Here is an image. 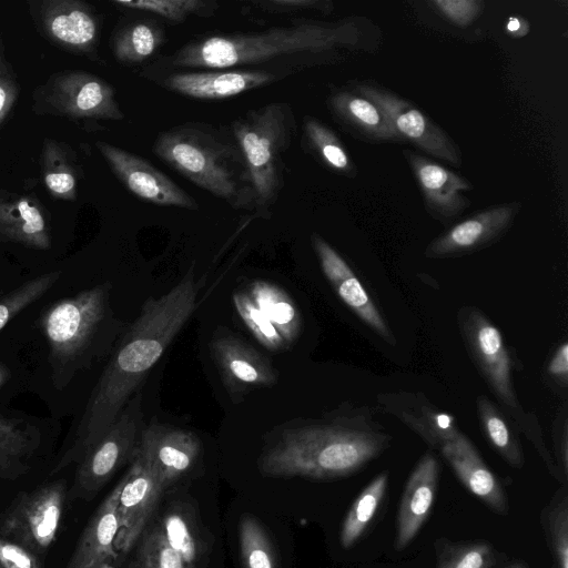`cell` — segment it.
Segmentation results:
<instances>
[{
  "label": "cell",
  "instance_id": "7a4b0ae2",
  "mask_svg": "<svg viewBox=\"0 0 568 568\" xmlns=\"http://www.w3.org/2000/svg\"><path fill=\"white\" fill-rule=\"evenodd\" d=\"M389 440L356 418L286 428L260 456L258 470L268 477L342 478L379 456Z\"/></svg>",
  "mask_w": 568,
  "mask_h": 568
},
{
  "label": "cell",
  "instance_id": "8fae6325",
  "mask_svg": "<svg viewBox=\"0 0 568 568\" xmlns=\"http://www.w3.org/2000/svg\"><path fill=\"white\" fill-rule=\"evenodd\" d=\"M28 10L36 30L52 45L95 59L101 19L90 3L81 0H30Z\"/></svg>",
  "mask_w": 568,
  "mask_h": 568
},
{
  "label": "cell",
  "instance_id": "e575fe53",
  "mask_svg": "<svg viewBox=\"0 0 568 568\" xmlns=\"http://www.w3.org/2000/svg\"><path fill=\"white\" fill-rule=\"evenodd\" d=\"M139 540L131 568H189L180 552L169 544L160 525L145 529Z\"/></svg>",
  "mask_w": 568,
  "mask_h": 568
},
{
  "label": "cell",
  "instance_id": "c3c4849f",
  "mask_svg": "<svg viewBox=\"0 0 568 568\" xmlns=\"http://www.w3.org/2000/svg\"><path fill=\"white\" fill-rule=\"evenodd\" d=\"M8 74H14V72L6 58L3 39L0 31V75Z\"/></svg>",
  "mask_w": 568,
  "mask_h": 568
},
{
  "label": "cell",
  "instance_id": "9c48e42d",
  "mask_svg": "<svg viewBox=\"0 0 568 568\" xmlns=\"http://www.w3.org/2000/svg\"><path fill=\"white\" fill-rule=\"evenodd\" d=\"M144 426L142 395L136 393L103 436L78 460L74 476L75 490L83 495L94 494L123 465L131 463L138 452Z\"/></svg>",
  "mask_w": 568,
  "mask_h": 568
},
{
  "label": "cell",
  "instance_id": "60d3db41",
  "mask_svg": "<svg viewBox=\"0 0 568 568\" xmlns=\"http://www.w3.org/2000/svg\"><path fill=\"white\" fill-rule=\"evenodd\" d=\"M169 544L180 552L187 567L194 566L197 557L196 539L185 519L175 513L165 516L159 524Z\"/></svg>",
  "mask_w": 568,
  "mask_h": 568
},
{
  "label": "cell",
  "instance_id": "d4e9b609",
  "mask_svg": "<svg viewBox=\"0 0 568 568\" xmlns=\"http://www.w3.org/2000/svg\"><path fill=\"white\" fill-rule=\"evenodd\" d=\"M439 450L457 478L473 495L494 511L507 514L508 501L498 478L466 435L462 433Z\"/></svg>",
  "mask_w": 568,
  "mask_h": 568
},
{
  "label": "cell",
  "instance_id": "8992f818",
  "mask_svg": "<svg viewBox=\"0 0 568 568\" xmlns=\"http://www.w3.org/2000/svg\"><path fill=\"white\" fill-rule=\"evenodd\" d=\"M232 132L247 169L253 205L267 210L283 186L284 155L295 132L292 108L274 102L250 110L233 122Z\"/></svg>",
  "mask_w": 568,
  "mask_h": 568
},
{
  "label": "cell",
  "instance_id": "83f0119b",
  "mask_svg": "<svg viewBox=\"0 0 568 568\" xmlns=\"http://www.w3.org/2000/svg\"><path fill=\"white\" fill-rule=\"evenodd\" d=\"M39 163L49 194L58 200L74 201L82 176L74 151L64 142L45 138L42 141Z\"/></svg>",
  "mask_w": 568,
  "mask_h": 568
},
{
  "label": "cell",
  "instance_id": "f5cc1de1",
  "mask_svg": "<svg viewBox=\"0 0 568 568\" xmlns=\"http://www.w3.org/2000/svg\"><path fill=\"white\" fill-rule=\"evenodd\" d=\"M0 295H1V290H0Z\"/></svg>",
  "mask_w": 568,
  "mask_h": 568
},
{
  "label": "cell",
  "instance_id": "30bf717a",
  "mask_svg": "<svg viewBox=\"0 0 568 568\" xmlns=\"http://www.w3.org/2000/svg\"><path fill=\"white\" fill-rule=\"evenodd\" d=\"M67 495L62 480L17 496L0 516V536L34 555H43L60 529Z\"/></svg>",
  "mask_w": 568,
  "mask_h": 568
},
{
  "label": "cell",
  "instance_id": "7402d4cb",
  "mask_svg": "<svg viewBox=\"0 0 568 568\" xmlns=\"http://www.w3.org/2000/svg\"><path fill=\"white\" fill-rule=\"evenodd\" d=\"M377 399L388 414L398 418L430 447L440 449L462 434L454 415L437 408L420 394H381Z\"/></svg>",
  "mask_w": 568,
  "mask_h": 568
},
{
  "label": "cell",
  "instance_id": "8d00e7d4",
  "mask_svg": "<svg viewBox=\"0 0 568 568\" xmlns=\"http://www.w3.org/2000/svg\"><path fill=\"white\" fill-rule=\"evenodd\" d=\"M233 302L239 316L258 343L273 352H282L288 348L277 329L246 291H236L233 294Z\"/></svg>",
  "mask_w": 568,
  "mask_h": 568
},
{
  "label": "cell",
  "instance_id": "1f68e13d",
  "mask_svg": "<svg viewBox=\"0 0 568 568\" xmlns=\"http://www.w3.org/2000/svg\"><path fill=\"white\" fill-rule=\"evenodd\" d=\"M162 41L163 32L159 26L140 20L116 30L112 38V51L121 63L134 64L150 58Z\"/></svg>",
  "mask_w": 568,
  "mask_h": 568
},
{
  "label": "cell",
  "instance_id": "9a60e30c",
  "mask_svg": "<svg viewBox=\"0 0 568 568\" xmlns=\"http://www.w3.org/2000/svg\"><path fill=\"white\" fill-rule=\"evenodd\" d=\"M520 209V202H508L476 212L435 237L424 254L427 257L443 258L481 250L507 232Z\"/></svg>",
  "mask_w": 568,
  "mask_h": 568
},
{
  "label": "cell",
  "instance_id": "816d5d0a",
  "mask_svg": "<svg viewBox=\"0 0 568 568\" xmlns=\"http://www.w3.org/2000/svg\"><path fill=\"white\" fill-rule=\"evenodd\" d=\"M507 568H526V567L521 562H516V564L510 565Z\"/></svg>",
  "mask_w": 568,
  "mask_h": 568
},
{
  "label": "cell",
  "instance_id": "3957f363",
  "mask_svg": "<svg viewBox=\"0 0 568 568\" xmlns=\"http://www.w3.org/2000/svg\"><path fill=\"white\" fill-rule=\"evenodd\" d=\"M357 23L297 20L260 32L216 34L179 50L173 64L182 68L230 69L267 63L282 57L318 54L359 43Z\"/></svg>",
  "mask_w": 568,
  "mask_h": 568
},
{
  "label": "cell",
  "instance_id": "e0dca14e",
  "mask_svg": "<svg viewBox=\"0 0 568 568\" xmlns=\"http://www.w3.org/2000/svg\"><path fill=\"white\" fill-rule=\"evenodd\" d=\"M210 347L233 402L252 389L271 387L277 382L268 358L230 331L215 333Z\"/></svg>",
  "mask_w": 568,
  "mask_h": 568
},
{
  "label": "cell",
  "instance_id": "cb8c5ba5",
  "mask_svg": "<svg viewBox=\"0 0 568 568\" xmlns=\"http://www.w3.org/2000/svg\"><path fill=\"white\" fill-rule=\"evenodd\" d=\"M0 241L36 250L51 246L49 221L37 196L0 190Z\"/></svg>",
  "mask_w": 568,
  "mask_h": 568
},
{
  "label": "cell",
  "instance_id": "ab89813d",
  "mask_svg": "<svg viewBox=\"0 0 568 568\" xmlns=\"http://www.w3.org/2000/svg\"><path fill=\"white\" fill-rule=\"evenodd\" d=\"M545 524L559 568H568V497L557 499L546 514Z\"/></svg>",
  "mask_w": 568,
  "mask_h": 568
},
{
  "label": "cell",
  "instance_id": "44dd1931",
  "mask_svg": "<svg viewBox=\"0 0 568 568\" xmlns=\"http://www.w3.org/2000/svg\"><path fill=\"white\" fill-rule=\"evenodd\" d=\"M266 70L210 69L176 72L163 79V85L179 94L200 100H222L266 85L276 80Z\"/></svg>",
  "mask_w": 568,
  "mask_h": 568
},
{
  "label": "cell",
  "instance_id": "6da1fadb",
  "mask_svg": "<svg viewBox=\"0 0 568 568\" xmlns=\"http://www.w3.org/2000/svg\"><path fill=\"white\" fill-rule=\"evenodd\" d=\"M204 282V276L196 281L192 265L168 293L144 302L139 316L115 344L51 475L77 464L103 436L197 307Z\"/></svg>",
  "mask_w": 568,
  "mask_h": 568
},
{
  "label": "cell",
  "instance_id": "5bb4252c",
  "mask_svg": "<svg viewBox=\"0 0 568 568\" xmlns=\"http://www.w3.org/2000/svg\"><path fill=\"white\" fill-rule=\"evenodd\" d=\"M125 477L116 509L119 530L115 549L121 554L129 552L139 541L165 489L139 450Z\"/></svg>",
  "mask_w": 568,
  "mask_h": 568
},
{
  "label": "cell",
  "instance_id": "f907efd6",
  "mask_svg": "<svg viewBox=\"0 0 568 568\" xmlns=\"http://www.w3.org/2000/svg\"><path fill=\"white\" fill-rule=\"evenodd\" d=\"M10 378V373L8 368L0 363V388L6 384V382Z\"/></svg>",
  "mask_w": 568,
  "mask_h": 568
},
{
  "label": "cell",
  "instance_id": "681fc988",
  "mask_svg": "<svg viewBox=\"0 0 568 568\" xmlns=\"http://www.w3.org/2000/svg\"><path fill=\"white\" fill-rule=\"evenodd\" d=\"M524 22L525 21L513 17L508 20L507 30L514 34H523V28L520 26H523Z\"/></svg>",
  "mask_w": 568,
  "mask_h": 568
},
{
  "label": "cell",
  "instance_id": "2e32d148",
  "mask_svg": "<svg viewBox=\"0 0 568 568\" xmlns=\"http://www.w3.org/2000/svg\"><path fill=\"white\" fill-rule=\"evenodd\" d=\"M138 450L168 488L195 466L202 443L193 432L153 420L144 426Z\"/></svg>",
  "mask_w": 568,
  "mask_h": 568
},
{
  "label": "cell",
  "instance_id": "4fadbf2b",
  "mask_svg": "<svg viewBox=\"0 0 568 568\" xmlns=\"http://www.w3.org/2000/svg\"><path fill=\"white\" fill-rule=\"evenodd\" d=\"M97 148L116 178L138 197L161 206L197 210L196 201L143 158L110 143Z\"/></svg>",
  "mask_w": 568,
  "mask_h": 568
},
{
  "label": "cell",
  "instance_id": "52a82bcc",
  "mask_svg": "<svg viewBox=\"0 0 568 568\" xmlns=\"http://www.w3.org/2000/svg\"><path fill=\"white\" fill-rule=\"evenodd\" d=\"M457 318L460 334L478 372L506 408V415L520 430H525L547 468L551 467L554 462L537 422L528 419L520 407L511 379L513 361L500 331L483 311L474 306L462 307Z\"/></svg>",
  "mask_w": 568,
  "mask_h": 568
},
{
  "label": "cell",
  "instance_id": "836d02e7",
  "mask_svg": "<svg viewBox=\"0 0 568 568\" xmlns=\"http://www.w3.org/2000/svg\"><path fill=\"white\" fill-rule=\"evenodd\" d=\"M240 554L243 568H276L275 552L261 523L243 515L239 524Z\"/></svg>",
  "mask_w": 568,
  "mask_h": 568
},
{
  "label": "cell",
  "instance_id": "f546056e",
  "mask_svg": "<svg viewBox=\"0 0 568 568\" xmlns=\"http://www.w3.org/2000/svg\"><path fill=\"white\" fill-rule=\"evenodd\" d=\"M476 407L487 442L508 465L521 468L525 460L514 422L485 395L476 398Z\"/></svg>",
  "mask_w": 568,
  "mask_h": 568
},
{
  "label": "cell",
  "instance_id": "ba28073f",
  "mask_svg": "<svg viewBox=\"0 0 568 568\" xmlns=\"http://www.w3.org/2000/svg\"><path fill=\"white\" fill-rule=\"evenodd\" d=\"M32 110L73 121L122 120L113 88L83 70H63L48 77L32 92Z\"/></svg>",
  "mask_w": 568,
  "mask_h": 568
},
{
  "label": "cell",
  "instance_id": "f1b7e54d",
  "mask_svg": "<svg viewBox=\"0 0 568 568\" xmlns=\"http://www.w3.org/2000/svg\"><path fill=\"white\" fill-rule=\"evenodd\" d=\"M247 293L288 347L295 343L302 331V317L292 297L283 288L264 280L253 281Z\"/></svg>",
  "mask_w": 568,
  "mask_h": 568
},
{
  "label": "cell",
  "instance_id": "5b68a950",
  "mask_svg": "<svg viewBox=\"0 0 568 568\" xmlns=\"http://www.w3.org/2000/svg\"><path fill=\"white\" fill-rule=\"evenodd\" d=\"M153 153L185 176L235 207L253 204L243 155L236 144L204 123H185L158 135Z\"/></svg>",
  "mask_w": 568,
  "mask_h": 568
},
{
  "label": "cell",
  "instance_id": "4dcf8cb0",
  "mask_svg": "<svg viewBox=\"0 0 568 568\" xmlns=\"http://www.w3.org/2000/svg\"><path fill=\"white\" fill-rule=\"evenodd\" d=\"M388 485L387 471L378 474L361 491L347 511L341 528L339 541L347 549L364 535L385 497Z\"/></svg>",
  "mask_w": 568,
  "mask_h": 568
},
{
  "label": "cell",
  "instance_id": "f35d334b",
  "mask_svg": "<svg viewBox=\"0 0 568 568\" xmlns=\"http://www.w3.org/2000/svg\"><path fill=\"white\" fill-rule=\"evenodd\" d=\"M494 551L487 542H473L450 547L443 551L438 568H491Z\"/></svg>",
  "mask_w": 568,
  "mask_h": 568
},
{
  "label": "cell",
  "instance_id": "d6a6232c",
  "mask_svg": "<svg viewBox=\"0 0 568 568\" xmlns=\"http://www.w3.org/2000/svg\"><path fill=\"white\" fill-rule=\"evenodd\" d=\"M303 132L308 148L327 168L343 174L354 171L346 148L328 126L314 118H306Z\"/></svg>",
  "mask_w": 568,
  "mask_h": 568
},
{
  "label": "cell",
  "instance_id": "ee69618b",
  "mask_svg": "<svg viewBox=\"0 0 568 568\" xmlns=\"http://www.w3.org/2000/svg\"><path fill=\"white\" fill-rule=\"evenodd\" d=\"M256 4L261 10L268 12H293L302 10H316L323 13L333 11V3L326 0H267Z\"/></svg>",
  "mask_w": 568,
  "mask_h": 568
},
{
  "label": "cell",
  "instance_id": "ffe728a7",
  "mask_svg": "<svg viewBox=\"0 0 568 568\" xmlns=\"http://www.w3.org/2000/svg\"><path fill=\"white\" fill-rule=\"evenodd\" d=\"M125 474L109 493L83 529L65 568H114L118 558V504Z\"/></svg>",
  "mask_w": 568,
  "mask_h": 568
},
{
  "label": "cell",
  "instance_id": "f6af8a7d",
  "mask_svg": "<svg viewBox=\"0 0 568 568\" xmlns=\"http://www.w3.org/2000/svg\"><path fill=\"white\" fill-rule=\"evenodd\" d=\"M546 375L551 384L566 389L568 386V343H560L546 365Z\"/></svg>",
  "mask_w": 568,
  "mask_h": 568
},
{
  "label": "cell",
  "instance_id": "7bdbcfd3",
  "mask_svg": "<svg viewBox=\"0 0 568 568\" xmlns=\"http://www.w3.org/2000/svg\"><path fill=\"white\" fill-rule=\"evenodd\" d=\"M0 568H41L37 555L0 536Z\"/></svg>",
  "mask_w": 568,
  "mask_h": 568
},
{
  "label": "cell",
  "instance_id": "d590c367",
  "mask_svg": "<svg viewBox=\"0 0 568 568\" xmlns=\"http://www.w3.org/2000/svg\"><path fill=\"white\" fill-rule=\"evenodd\" d=\"M112 3L125 9L146 11L172 22H182L193 14L210 17L217 7L214 1L203 0H116Z\"/></svg>",
  "mask_w": 568,
  "mask_h": 568
},
{
  "label": "cell",
  "instance_id": "484cf974",
  "mask_svg": "<svg viewBox=\"0 0 568 568\" xmlns=\"http://www.w3.org/2000/svg\"><path fill=\"white\" fill-rule=\"evenodd\" d=\"M40 443L36 425L0 412V478L16 479L27 473Z\"/></svg>",
  "mask_w": 568,
  "mask_h": 568
},
{
  "label": "cell",
  "instance_id": "7c38bea8",
  "mask_svg": "<svg viewBox=\"0 0 568 568\" xmlns=\"http://www.w3.org/2000/svg\"><path fill=\"white\" fill-rule=\"evenodd\" d=\"M355 91L385 112L402 142L450 164H460V152L454 140L415 104L372 83H362Z\"/></svg>",
  "mask_w": 568,
  "mask_h": 568
},
{
  "label": "cell",
  "instance_id": "d6986e66",
  "mask_svg": "<svg viewBox=\"0 0 568 568\" xmlns=\"http://www.w3.org/2000/svg\"><path fill=\"white\" fill-rule=\"evenodd\" d=\"M427 212L437 221L447 223L460 215L470 204L464 192L473 189L464 176L428 156L404 150Z\"/></svg>",
  "mask_w": 568,
  "mask_h": 568
},
{
  "label": "cell",
  "instance_id": "7dc6e473",
  "mask_svg": "<svg viewBox=\"0 0 568 568\" xmlns=\"http://www.w3.org/2000/svg\"><path fill=\"white\" fill-rule=\"evenodd\" d=\"M20 93L16 74L0 75V124L12 111Z\"/></svg>",
  "mask_w": 568,
  "mask_h": 568
},
{
  "label": "cell",
  "instance_id": "277c9868",
  "mask_svg": "<svg viewBox=\"0 0 568 568\" xmlns=\"http://www.w3.org/2000/svg\"><path fill=\"white\" fill-rule=\"evenodd\" d=\"M110 293L111 284L104 282L55 302L42 314L40 326L58 389L111 354L125 331L111 307Z\"/></svg>",
  "mask_w": 568,
  "mask_h": 568
},
{
  "label": "cell",
  "instance_id": "ac0fdd59",
  "mask_svg": "<svg viewBox=\"0 0 568 568\" xmlns=\"http://www.w3.org/2000/svg\"><path fill=\"white\" fill-rule=\"evenodd\" d=\"M311 242L325 277L341 301L385 342L395 345L383 314L348 263L321 235L313 233Z\"/></svg>",
  "mask_w": 568,
  "mask_h": 568
},
{
  "label": "cell",
  "instance_id": "603a6c76",
  "mask_svg": "<svg viewBox=\"0 0 568 568\" xmlns=\"http://www.w3.org/2000/svg\"><path fill=\"white\" fill-rule=\"evenodd\" d=\"M439 476L437 458L426 453L412 471L398 508L395 547L406 548L428 518L435 501Z\"/></svg>",
  "mask_w": 568,
  "mask_h": 568
},
{
  "label": "cell",
  "instance_id": "74e56055",
  "mask_svg": "<svg viewBox=\"0 0 568 568\" xmlns=\"http://www.w3.org/2000/svg\"><path fill=\"white\" fill-rule=\"evenodd\" d=\"M51 271L31 278L0 298V331L21 311L40 300L60 278Z\"/></svg>",
  "mask_w": 568,
  "mask_h": 568
},
{
  "label": "cell",
  "instance_id": "4316f807",
  "mask_svg": "<svg viewBox=\"0 0 568 568\" xmlns=\"http://www.w3.org/2000/svg\"><path fill=\"white\" fill-rule=\"evenodd\" d=\"M336 116L373 141L402 142L385 112L369 99L349 91H338L329 99Z\"/></svg>",
  "mask_w": 568,
  "mask_h": 568
},
{
  "label": "cell",
  "instance_id": "bcb514c9",
  "mask_svg": "<svg viewBox=\"0 0 568 568\" xmlns=\"http://www.w3.org/2000/svg\"><path fill=\"white\" fill-rule=\"evenodd\" d=\"M558 414L559 420H556L554 427V445L557 458V469L565 483L568 475V445H567V413L566 407Z\"/></svg>",
  "mask_w": 568,
  "mask_h": 568
},
{
  "label": "cell",
  "instance_id": "b9f144b4",
  "mask_svg": "<svg viewBox=\"0 0 568 568\" xmlns=\"http://www.w3.org/2000/svg\"><path fill=\"white\" fill-rule=\"evenodd\" d=\"M428 3L446 20L462 28L471 24L484 9L480 0H432Z\"/></svg>",
  "mask_w": 568,
  "mask_h": 568
}]
</instances>
